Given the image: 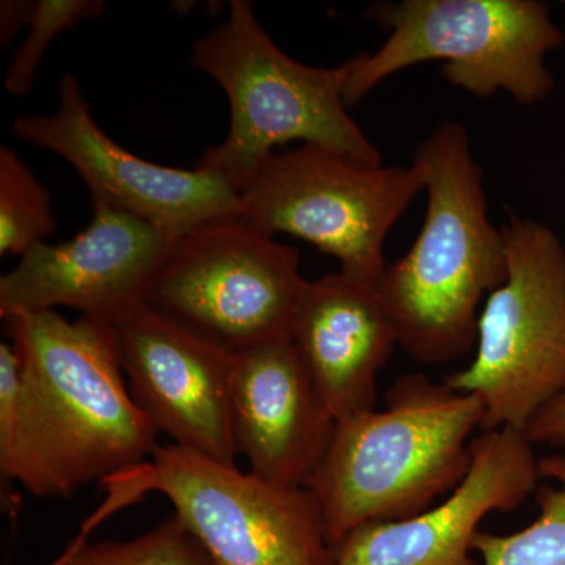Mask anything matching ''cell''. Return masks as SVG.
I'll use <instances>...</instances> for the list:
<instances>
[{"instance_id": "13", "label": "cell", "mask_w": 565, "mask_h": 565, "mask_svg": "<svg viewBox=\"0 0 565 565\" xmlns=\"http://www.w3.org/2000/svg\"><path fill=\"white\" fill-rule=\"evenodd\" d=\"M541 481L525 434L484 430L471 441L470 468L451 493L408 519L353 531L334 548V565H481L473 542L482 520L515 511Z\"/></svg>"}, {"instance_id": "3", "label": "cell", "mask_w": 565, "mask_h": 565, "mask_svg": "<svg viewBox=\"0 0 565 565\" xmlns=\"http://www.w3.org/2000/svg\"><path fill=\"white\" fill-rule=\"evenodd\" d=\"M484 426L473 394L423 374L394 382L382 411L334 422L308 489L321 505L334 548L359 527L433 508L471 465V435Z\"/></svg>"}, {"instance_id": "9", "label": "cell", "mask_w": 565, "mask_h": 565, "mask_svg": "<svg viewBox=\"0 0 565 565\" xmlns=\"http://www.w3.org/2000/svg\"><path fill=\"white\" fill-rule=\"evenodd\" d=\"M136 473L145 494L172 501L214 565H334L308 487L275 484L174 444L159 446Z\"/></svg>"}, {"instance_id": "20", "label": "cell", "mask_w": 565, "mask_h": 565, "mask_svg": "<svg viewBox=\"0 0 565 565\" xmlns=\"http://www.w3.org/2000/svg\"><path fill=\"white\" fill-rule=\"evenodd\" d=\"M21 403V360L11 343L0 344V456L9 451Z\"/></svg>"}, {"instance_id": "21", "label": "cell", "mask_w": 565, "mask_h": 565, "mask_svg": "<svg viewBox=\"0 0 565 565\" xmlns=\"http://www.w3.org/2000/svg\"><path fill=\"white\" fill-rule=\"evenodd\" d=\"M527 440L535 445L565 449V392L545 405L523 430Z\"/></svg>"}, {"instance_id": "4", "label": "cell", "mask_w": 565, "mask_h": 565, "mask_svg": "<svg viewBox=\"0 0 565 565\" xmlns=\"http://www.w3.org/2000/svg\"><path fill=\"white\" fill-rule=\"evenodd\" d=\"M359 57L334 68L294 61L264 31L252 2L233 0L228 20L192 46V68L217 82L230 103L228 136L207 148L196 169L217 173L243 193L275 148L294 140L382 166L381 152L344 103Z\"/></svg>"}, {"instance_id": "23", "label": "cell", "mask_w": 565, "mask_h": 565, "mask_svg": "<svg viewBox=\"0 0 565 565\" xmlns=\"http://www.w3.org/2000/svg\"><path fill=\"white\" fill-rule=\"evenodd\" d=\"M46 565H55V564H54V561H52V563H50V564H46Z\"/></svg>"}, {"instance_id": "18", "label": "cell", "mask_w": 565, "mask_h": 565, "mask_svg": "<svg viewBox=\"0 0 565 565\" xmlns=\"http://www.w3.org/2000/svg\"><path fill=\"white\" fill-rule=\"evenodd\" d=\"M51 193L11 148L0 147V255H24L57 232Z\"/></svg>"}, {"instance_id": "15", "label": "cell", "mask_w": 565, "mask_h": 565, "mask_svg": "<svg viewBox=\"0 0 565 565\" xmlns=\"http://www.w3.org/2000/svg\"><path fill=\"white\" fill-rule=\"evenodd\" d=\"M291 340L334 422L374 411L379 371L397 344L375 286L341 273L308 281Z\"/></svg>"}, {"instance_id": "12", "label": "cell", "mask_w": 565, "mask_h": 565, "mask_svg": "<svg viewBox=\"0 0 565 565\" xmlns=\"http://www.w3.org/2000/svg\"><path fill=\"white\" fill-rule=\"evenodd\" d=\"M134 401L173 444L236 465L234 353L143 303L114 326Z\"/></svg>"}, {"instance_id": "22", "label": "cell", "mask_w": 565, "mask_h": 565, "mask_svg": "<svg viewBox=\"0 0 565 565\" xmlns=\"http://www.w3.org/2000/svg\"><path fill=\"white\" fill-rule=\"evenodd\" d=\"M36 0H2L0 2V46H9L22 28H29Z\"/></svg>"}, {"instance_id": "7", "label": "cell", "mask_w": 565, "mask_h": 565, "mask_svg": "<svg viewBox=\"0 0 565 565\" xmlns=\"http://www.w3.org/2000/svg\"><path fill=\"white\" fill-rule=\"evenodd\" d=\"M424 189L411 167L371 166L302 143L275 152L239 193L245 225L267 237L291 234L340 262V273L377 288L385 274V239Z\"/></svg>"}, {"instance_id": "6", "label": "cell", "mask_w": 565, "mask_h": 565, "mask_svg": "<svg viewBox=\"0 0 565 565\" xmlns=\"http://www.w3.org/2000/svg\"><path fill=\"white\" fill-rule=\"evenodd\" d=\"M508 278L479 315L473 362L445 379L484 407V430L523 433L565 392V247L544 223L512 215Z\"/></svg>"}, {"instance_id": "5", "label": "cell", "mask_w": 565, "mask_h": 565, "mask_svg": "<svg viewBox=\"0 0 565 565\" xmlns=\"http://www.w3.org/2000/svg\"><path fill=\"white\" fill-rule=\"evenodd\" d=\"M367 13L390 35L374 54H360L345 84L348 107L393 74L430 61L444 62L449 85L478 98L505 92L533 106L555 88L545 57L563 46L564 33L544 2L403 0L374 3Z\"/></svg>"}, {"instance_id": "16", "label": "cell", "mask_w": 565, "mask_h": 565, "mask_svg": "<svg viewBox=\"0 0 565 565\" xmlns=\"http://www.w3.org/2000/svg\"><path fill=\"white\" fill-rule=\"evenodd\" d=\"M103 486L106 500L82 523L81 533L54 561L55 565H214L199 539L177 514L129 541L88 542V535L107 516L141 498L126 476H117Z\"/></svg>"}, {"instance_id": "10", "label": "cell", "mask_w": 565, "mask_h": 565, "mask_svg": "<svg viewBox=\"0 0 565 565\" xmlns=\"http://www.w3.org/2000/svg\"><path fill=\"white\" fill-rule=\"evenodd\" d=\"M18 139L62 156L99 202L173 236L241 215L239 193L217 173L145 161L111 140L92 117L79 81L65 73L52 115L13 121Z\"/></svg>"}, {"instance_id": "8", "label": "cell", "mask_w": 565, "mask_h": 565, "mask_svg": "<svg viewBox=\"0 0 565 565\" xmlns=\"http://www.w3.org/2000/svg\"><path fill=\"white\" fill-rule=\"evenodd\" d=\"M307 282L299 248L226 218L177 241L147 305L236 353L291 338Z\"/></svg>"}, {"instance_id": "17", "label": "cell", "mask_w": 565, "mask_h": 565, "mask_svg": "<svg viewBox=\"0 0 565 565\" xmlns=\"http://www.w3.org/2000/svg\"><path fill=\"white\" fill-rule=\"evenodd\" d=\"M545 484L535 490L539 515L512 534L479 531L473 552L481 565H565V455L539 459Z\"/></svg>"}, {"instance_id": "1", "label": "cell", "mask_w": 565, "mask_h": 565, "mask_svg": "<svg viewBox=\"0 0 565 565\" xmlns=\"http://www.w3.org/2000/svg\"><path fill=\"white\" fill-rule=\"evenodd\" d=\"M6 323L21 360V403L0 456L3 484L68 498L150 462L159 430L126 386L114 326L57 311Z\"/></svg>"}, {"instance_id": "19", "label": "cell", "mask_w": 565, "mask_h": 565, "mask_svg": "<svg viewBox=\"0 0 565 565\" xmlns=\"http://www.w3.org/2000/svg\"><path fill=\"white\" fill-rule=\"evenodd\" d=\"M106 7L104 0H36L29 22L31 32L14 52L3 77L6 90L20 98L28 95L41 58L52 41L66 29L99 17Z\"/></svg>"}, {"instance_id": "2", "label": "cell", "mask_w": 565, "mask_h": 565, "mask_svg": "<svg viewBox=\"0 0 565 565\" xmlns=\"http://www.w3.org/2000/svg\"><path fill=\"white\" fill-rule=\"evenodd\" d=\"M412 163L424 173L426 218L377 291L397 345L415 362L441 364L476 345L482 300L508 278V252L503 230L490 221L484 170L462 122H440Z\"/></svg>"}, {"instance_id": "14", "label": "cell", "mask_w": 565, "mask_h": 565, "mask_svg": "<svg viewBox=\"0 0 565 565\" xmlns=\"http://www.w3.org/2000/svg\"><path fill=\"white\" fill-rule=\"evenodd\" d=\"M232 423L250 473L275 484L308 486L334 418L291 338L234 353Z\"/></svg>"}, {"instance_id": "11", "label": "cell", "mask_w": 565, "mask_h": 565, "mask_svg": "<svg viewBox=\"0 0 565 565\" xmlns=\"http://www.w3.org/2000/svg\"><path fill=\"white\" fill-rule=\"evenodd\" d=\"M92 203L90 225L74 239L35 244L2 275V321L70 307L115 326L147 303L180 237L107 204Z\"/></svg>"}]
</instances>
